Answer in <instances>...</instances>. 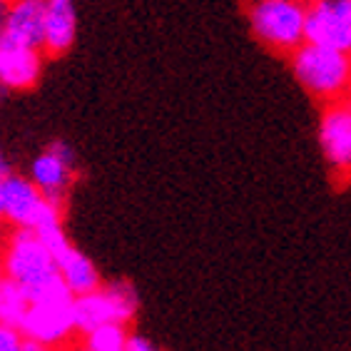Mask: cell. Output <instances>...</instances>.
Returning a JSON list of instances; mask_svg holds the SVG:
<instances>
[{"label":"cell","instance_id":"obj_1","mask_svg":"<svg viewBox=\"0 0 351 351\" xmlns=\"http://www.w3.org/2000/svg\"><path fill=\"white\" fill-rule=\"evenodd\" d=\"M3 262H5L8 279H13L30 302L47 297L53 291L68 289L58 259L53 257V252L47 250L35 230L13 227L3 244Z\"/></svg>","mask_w":351,"mask_h":351},{"label":"cell","instance_id":"obj_2","mask_svg":"<svg viewBox=\"0 0 351 351\" xmlns=\"http://www.w3.org/2000/svg\"><path fill=\"white\" fill-rule=\"evenodd\" d=\"M297 82L319 102H337L351 97V53L304 43L289 55Z\"/></svg>","mask_w":351,"mask_h":351},{"label":"cell","instance_id":"obj_3","mask_svg":"<svg viewBox=\"0 0 351 351\" xmlns=\"http://www.w3.org/2000/svg\"><path fill=\"white\" fill-rule=\"evenodd\" d=\"M306 0H252L247 21L264 47L291 55L306 43Z\"/></svg>","mask_w":351,"mask_h":351},{"label":"cell","instance_id":"obj_4","mask_svg":"<svg viewBox=\"0 0 351 351\" xmlns=\"http://www.w3.org/2000/svg\"><path fill=\"white\" fill-rule=\"evenodd\" d=\"M137 309L140 297L130 282L102 284L100 289L75 297V326L85 337L102 324H130Z\"/></svg>","mask_w":351,"mask_h":351},{"label":"cell","instance_id":"obj_5","mask_svg":"<svg viewBox=\"0 0 351 351\" xmlns=\"http://www.w3.org/2000/svg\"><path fill=\"white\" fill-rule=\"evenodd\" d=\"M21 331L23 337L38 339L47 346H58L62 341H68L70 334L77 331V326H75V294L70 289H60L30 302V309L23 319Z\"/></svg>","mask_w":351,"mask_h":351},{"label":"cell","instance_id":"obj_6","mask_svg":"<svg viewBox=\"0 0 351 351\" xmlns=\"http://www.w3.org/2000/svg\"><path fill=\"white\" fill-rule=\"evenodd\" d=\"M319 147L334 175L351 177V97L324 105L319 117Z\"/></svg>","mask_w":351,"mask_h":351},{"label":"cell","instance_id":"obj_7","mask_svg":"<svg viewBox=\"0 0 351 351\" xmlns=\"http://www.w3.org/2000/svg\"><path fill=\"white\" fill-rule=\"evenodd\" d=\"M50 207L53 202H47L38 184L30 180V175L25 177L8 172L3 177V187H0V219L3 222H8L10 227L35 230V224L40 222Z\"/></svg>","mask_w":351,"mask_h":351},{"label":"cell","instance_id":"obj_8","mask_svg":"<svg viewBox=\"0 0 351 351\" xmlns=\"http://www.w3.org/2000/svg\"><path fill=\"white\" fill-rule=\"evenodd\" d=\"M75 167H77V155L68 142H53L47 149L30 162V180L38 184L47 202L62 207L68 189L73 184Z\"/></svg>","mask_w":351,"mask_h":351},{"label":"cell","instance_id":"obj_9","mask_svg":"<svg viewBox=\"0 0 351 351\" xmlns=\"http://www.w3.org/2000/svg\"><path fill=\"white\" fill-rule=\"evenodd\" d=\"M306 43L351 53L349 0H314L306 10Z\"/></svg>","mask_w":351,"mask_h":351},{"label":"cell","instance_id":"obj_10","mask_svg":"<svg viewBox=\"0 0 351 351\" xmlns=\"http://www.w3.org/2000/svg\"><path fill=\"white\" fill-rule=\"evenodd\" d=\"M43 50L13 40L10 35L0 33V85L5 93L30 90L40 80Z\"/></svg>","mask_w":351,"mask_h":351},{"label":"cell","instance_id":"obj_11","mask_svg":"<svg viewBox=\"0 0 351 351\" xmlns=\"http://www.w3.org/2000/svg\"><path fill=\"white\" fill-rule=\"evenodd\" d=\"M47 5H50V0H13L10 10H8V21L0 33L43 50Z\"/></svg>","mask_w":351,"mask_h":351},{"label":"cell","instance_id":"obj_12","mask_svg":"<svg viewBox=\"0 0 351 351\" xmlns=\"http://www.w3.org/2000/svg\"><path fill=\"white\" fill-rule=\"evenodd\" d=\"M77 35V15L73 0H50L45 18V35H43V53L50 58L68 53Z\"/></svg>","mask_w":351,"mask_h":351},{"label":"cell","instance_id":"obj_13","mask_svg":"<svg viewBox=\"0 0 351 351\" xmlns=\"http://www.w3.org/2000/svg\"><path fill=\"white\" fill-rule=\"evenodd\" d=\"M58 267H60V274L68 284V289L73 291L75 297H80V294H90V291L100 289L102 282H100V274L95 269V264L90 262L80 250H75L73 244H70L68 250L58 254Z\"/></svg>","mask_w":351,"mask_h":351},{"label":"cell","instance_id":"obj_14","mask_svg":"<svg viewBox=\"0 0 351 351\" xmlns=\"http://www.w3.org/2000/svg\"><path fill=\"white\" fill-rule=\"evenodd\" d=\"M27 309H30L27 294L13 282V279H5V284L0 287V324L21 329Z\"/></svg>","mask_w":351,"mask_h":351},{"label":"cell","instance_id":"obj_15","mask_svg":"<svg viewBox=\"0 0 351 351\" xmlns=\"http://www.w3.org/2000/svg\"><path fill=\"white\" fill-rule=\"evenodd\" d=\"M128 324H102L85 334L88 351H128Z\"/></svg>","mask_w":351,"mask_h":351},{"label":"cell","instance_id":"obj_16","mask_svg":"<svg viewBox=\"0 0 351 351\" xmlns=\"http://www.w3.org/2000/svg\"><path fill=\"white\" fill-rule=\"evenodd\" d=\"M23 331L15 326L0 324V351H21L23 349Z\"/></svg>","mask_w":351,"mask_h":351},{"label":"cell","instance_id":"obj_17","mask_svg":"<svg viewBox=\"0 0 351 351\" xmlns=\"http://www.w3.org/2000/svg\"><path fill=\"white\" fill-rule=\"evenodd\" d=\"M128 351H157V346L147 337H142V334H130Z\"/></svg>","mask_w":351,"mask_h":351},{"label":"cell","instance_id":"obj_18","mask_svg":"<svg viewBox=\"0 0 351 351\" xmlns=\"http://www.w3.org/2000/svg\"><path fill=\"white\" fill-rule=\"evenodd\" d=\"M21 351H53V346L43 344V341H38V339H23V349Z\"/></svg>","mask_w":351,"mask_h":351},{"label":"cell","instance_id":"obj_19","mask_svg":"<svg viewBox=\"0 0 351 351\" xmlns=\"http://www.w3.org/2000/svg\"><path fill=\"white\" fill-rule=\"evenodd\" d=\"M10 3H13V0H0V30H3V25H5V21H8V10H10Z\"/></svg>","mask_w":351,"mask_h":351},{"label":"cell","instance_id":"obj_20","mask_svg":"<svg viewBox=\"0 0 351 351\" xmlns=\"http://www.w3.org/2000/svg\"><path fill=\"white\" fill-rule=\"evenodd\" d=\"M8 274H5V262H3V252H0V287L5 284Z\"/></svg>","mask_w":351,"mask_h":351},{"label":"cell","instance_id":"obj_21","mask_svg":"<svg viewBox=\"0 0 351 351\" xmlns=\"http://www.w3.org/2000/svg\"><path fill=\"white\" fill-rule=\"evenodd\" d=\"M0 172L8 175V162H5V155H3V149H0Z\"/></svg>","mask_w":351,"mask_h":351},{"label":"cell","instance_id":"obj_22","mask_svg":"<svg viewBox=\"0 0 351 351\" xmlns=\"http://www.w3.org/2000/svg\"><path fill=\"white\" fill-rule=\"evenodd\" d=\"M3 95H5V88H3V85H0V97H3Z\"/></svg>","mask_w":351,"mask_h":351},{"label":"cell","instance_id":"obj_23","mask_svg":"<svg viewBox=\"0 0 351 351\" xmlns=\"http://www.w3.org/2000/svg\"><path fill=\"white\" fill-rule=\"evenodd\" d=\"M70 351H88V349H85V346H80V349H70Z\"/></svg>","mask_w":351,"mask_h":351},{"label":"cell","instance_id":"obj_24","mask_svg":"<svg viewBox=\"0 0 351 351\" xmlns=\"http://www.w3.org/2000/svg\"><path fill=\"white\" fill-rule=\"evenodd\" d=\"M3 177H5V175H3V172H0V187H3Z\"/></svg>","mask_w":351,"mask_h":351},{"label":"cell","instance_id":"obj_25","mask_svg":"<svg viewBox=\"0 0 351 351\" xmlns=\"http://www.w3.org/2000/svg\"><path fill=\"white\" fill-rule=\"evenodd\" d=\"M306 3H314V0H306Z\"/></svg>","mask_w":351,"mask_h":351},{"label":"cell","instance_id":"obj_26","mask_svg":"<svg viewBox=\"0 0 351 351\" xmlns=\"http://www.w3.org/2000/svg\"><path fill=\"white\" fill-rule=\"evenodd\" d=\"M349 5H351V0H349Z\"/></svg>","mask_w":351,"mask_h":351}]
</instances>
